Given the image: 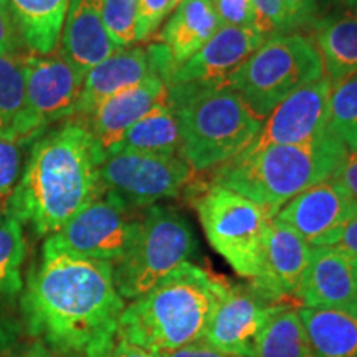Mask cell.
<instances>
[{"label": "cell", "mask_w": 357, "mask_h": 357, "mask_svg": "<svg viewBox=\"0 0 357 357\" xmlns=\"http://www.w3.org/2000/svg\"><path fill=\"white\" fill-rule=\"evenodd\" d=\"M137 220L139 215L134 213L131 205L105 192L48 236L45 245L114 265L126 253Z\"/></svg>", "instance_id": "cell-10"}, {"label": "cell", "mask_w": 357, "mask_h": 357, "mask_svg": "<svg viewBox=\"0 0 357 357\" xmlns=\"http://www.w3.org/2000/svg\"><path fill=\"white\" fill-rule=\"evenodd\" d=\"M13 25L30 53L48 55L60 47L70 0H6Z\"/></svg>", "instance_id": "cell-23"}, {"label": "cell", "mask_w": 357, "mask_h": 357, "mask_svg": "<svg viewBox=\"0 0 357 357\" xmlns=\"http://www.w3.org/2000/svg\"><path fill=\"white\" fill-rule=\"evenodd\" d=\"M0 357H3V356H0Z\"/></svg>", "instance_id": "cell-43"}, {"label": "cell", "mask_w": 357, "mask_h": 357, "mask_svg": "<svg viewBox=\"0 0 357 357\" xmlns=\"http://www.w3.org/2000/svg\"><path fill=\"white\" fill-rule=\"evenodd\" d=\"M255 357H314L298 310L288 306L268 323Z\"/></svg>", "instance_id": "cell-26"}, {"label": "cell", "mask_w": 357, "mask_h": 357, "mask_svg": "<svg viewBox=\"0 0 357 357\" xmlns=\"http://www.w3.org/2000/svg\"><path fill=\"white\" fill-rule=\"evenodd\" d=\"M195 252L197 238L184 215L158 204L146 207L126 253L113 265L116 289L124 301L136 300L189 261Z\"/></svg>", "instance_id": "cell-7"}, {"label": "cell", "mask_w": 357, "mask_h": 357, "mask_svg": "<svg viewBox=\"0 0 357 357\" xmlns=\"http://www.w3.org/2000/svg\"><path fill=\"white\" fill-rule=\"evenodd\" d=\"M22 63L25 71V111L17 141L29 144L52 124L73 118L83 77L60 48L48 55L22 53Z\"/></svg>", "instance_id": "cell-9"}, {"label": "cell", "mask_w": 357, "mask_h": 357, "mask_svg": "<svg viewBox=\"0 0 357 357\" xmlns=\"http://www.w3.org/2000/svg\"><path fill=\"white\" fill-rule=\"evenodd\" d=\"M24 146L12 137L0 136V217L10 213V204L24 172L22 153Z\"/></svg>", "instance_id": "cell-31"}, {"label": "cell", "mask_w": 357, "mask_h": 357, "mask_svg": "<svg viewBox=\"0 0 357 357\" xmlns=\"http://www.w3.org/2000/svg\"><path fill=\"white\" fill-rule=\"evenodd\" d=\"M167 84L162 78H149L102 101L88 118L82 119L91 132L102 159L119 146L134 124L155 106L167 102Z\"/></svg>", "instance_id": "cell-18"}, {"label": "cell", "mask_w": 357, "mask_h": 357, "mask_svg": "<svg viewBox=\"0 0 357 357\" xmlns=\"http://www.w3.org/2000/svg\"><path fill=\"white\" fill-rule=\"evenodd\" d=\"M356 212L357 207L344 187L333 177L303 190L284 204L275 218L303 236L311 247H329L334 235Z\"/></svg>", "instance_id": "cell-15"}, {"label": "cell", "mask_w": 357, "mask_h": 357, "mask_svg": "<svg viewBox=\"0 0 357 357\" xmlns=\"http://www.w3.org/2000/svg\"><path fill=\"white\" fill-rule=\"evenodd\" d=\"M124 306L111 263L47 245L22 298L30 333L61 352H84L114 331Z\"/></svg>", "instance_id": "cell-1"}, {"label": "cell", "mask_w": 357, "mask_h": 357, "mask_svg": "<svg viewBox=\"0 0 357 357\" xmlns=\"http://www.w3.org/2000/svg\"><path fill=\"white\" fill-rule=\"evenodd\" d=\"M331 91L333 82L326 75L294 91L263 121L260 132L245 151L301 144L318 136L328 124Z\"/></svg>", "instance_id": "cell-14"}, {"label": "cell", "mask_w": 357, "mask_h": 357, "mask_svg": "<svg viewBox=\"0 0 357 357\" xmlns=\"http://www.w3.org/2000/svg\"><path fill=\"white\" fill-rule=\"evenodd\" d=\"M167 89V105L181 132L178 155L192 172L218 167L236 158L263 126L227 79L172 84Z\"/></svg>", "instance_id": "cell-5"}, {"label": "cell", "mask_w": 357, "mask_h": 357, "mask_svg": "<svg viewBox=\"0 0 357 357\" xmlns=\"http://www.w3.org/2000/svg\"><path fill=\"white\" fill-rule=\"evenodd\" d=\"M172 70L171 55L160 42L118 48L84 75L73 118H88L102 101L149 78H162L167 84Z\"/></svg>", "instance_id": "cell-12"}, {"label": "cell", "mask_w": 357, "mask_h": 357, "mask_svg": "<svg viewBox=\"0 0 357 357\" xmlns=\"http://www.w3.org/2000/svg\"><path fill=\"white\" fill-rule=\"evenodd\" d=\"M329 247L344 250V252L357 257V212L339 229Z\"/></svg>", "instance_id": "cell-39"}, {"label": "cell", "mask_w": 357, "mask_h": 357, "mask_svg": "<svg viewBox=\"0 0 357 357\" xmlns=\"http://www.w3.org/2000/svg\"><path fill=\"white\" fill-rule=\"evenodd\" d=\"M336 181L344 187L352 202L357 207V153H349L347 158L342 162V166L339 167L336 174Z\"/></svg>", "instance_id": "cell-38"}, {"label": "cell", "mask_w": 357, "mask_h": 357, "mask_svg": "<svg viewBox=\"0 0 357 357\" xmlns=\"http://www.w3.org/2000/svg\"><path fill=\"white\" fill-rule=\"evenodd\" d=\"M181 132L176 114L167 102L155 106L126 132L114 151L153 155H178ZM111 151V153H114Z\"/></svg>", "instance_id": "cell-25"}, {"label": "cell", "mask_w": 357, "mask_h": 357, "mask_svg": "<svg viewBox=\"0 0 357 357\" xmlns=\"http://www.w3.org/2000/svg\"><path fill=\"white\" fill-rule=\"evenodd\" d=\"M58 48L83 78L118 50L102 24L101 0H70Z\"/></svg>", "instance_id": "cell-20"}, {"label": "cell", "mask_w": 357, "mask_h": 357, "mask_svg": "<svg viewBox=\"0 0 357 357\" xmlns=\"http://www.w3.org/2000/svg\"><path fill=\"white\" fill-rule=\"evenodd\" d=\"M25 111V71L22 53L0 55V136L17 139Z\"/></svg>", "instance_id": "cell-27"}, {"label": "cell", "mask_w": 357, "mask_h": 357, "mask_svg": "<svg viewBox=\"0 0 357 357\" xmlns=\"http://www.w3.org/2000/svg\"><path fill=\"white\" fill-rule=\"evenodd\" d=\"M84 354L86 357H154L142 347L126 341L118 331V328L98 339L95 344L84 351Z\"/></svg>", "instance_id": "cell-34"}, {"label": "cell", "mask_w": 357, "mask_h": 357, "mask_svg": "<svg viewBox=\"0 0 357 357\" xmlns=\"http://www.w3.org/2000/svg\"><path fill=\"white\" fill-rule=\"evenodd\" d=\"M218 29L220 22L213 10L212 0H181L159 38L169 50L176 68L194 56Z\"/></svg>", "instance_id": "cell-22"}, {"label": "cell", "mask_w": 357, "mask_h": 357, "mask_svg": "<svg viewBox=\"0 0 357 357\" xmlns=\"http://www.w3.org/2000/svg\"><path fill=\"white\" fill-rule=\"evenodd\" d=\"M162 357H236V356H229L225 352H220L213 349L212 346H208L205 341H199L195 344L185 346L182 349H177L171 352V354H166Z\"/></svg>", "instance_id": "cell-40"}, {"label": "cell", "mask_w": 357, "mask_h": 357, "mask_svg": "<svg viewBox=\"0 0 357 357\" xmlns=\"http://www.w3.org/2000/svg\"><path fill=\"white\" fill-rule=\"evenodd\" d=\"M19 33L13 25L6 0H0V55L19 53Z\"/></svg>", "instance_id": "cell-37"}, {"label": "cell", "mask_w": 357, "mask_h": 357, "mask_svg": "<svg viewBox=\"0 0 357 357\" xmlns=\"http://www.w3.org/2000/svg\"><path fill=\"white\" fill-rule=\"evenodd\" d=\"M190 177L192 169L181 155L114 151L105 155L100 166L105 192L114 194L132 208L177 197Z\"/></svg>", "instance_id": "cell-11"}, {"label": "cell", "mask_w": 357, "mask_h": 357, "mask_svg": "<svg viewBox=\"0 0 357 357\" xmlns=\"http://www.w3.org/2000/svg\"><path fill=\"white\" fill-rule=\"evenodd\" d=\"M137 42L153 37L160 24L176 10L181 0H137Z\"/></svg>", "instance_id": "cell-33"}, {"label": "cell", "mask_w": 357, "mask_h": 357, "mask_svg": "<svg viewBox=\"0 0 357 357\" xmlns=\"http://www.w3.org/2000/svg\"><path fill=\"white\" fill-rule=\"evenodd\" d=\"M255 26H220L200 50L174 68L167 86L184 83H215L227 79L265 42Z\"/></svg>", "instance_id": "cell-19"}, {"label": "cell", "mask_w": 357, "mask_h": 357, "mask_svg": "<svg viewBox=\"0 0 357 357\" xmlns=\"http://www.w3.org/2000/svg\"><path fill=\"white\" fill-rule=\"evenodd\" d=\"M225 287V280L187 261L124 306L118 331L154 357L195 344L204 339Z\"/></svg>", "instance_id": "cell-3"}, {"label": "cell", "mask_w": 357, "mask_h": 357, "mask_svg": "<svg viewBox=\"0 0 357 357\" xmlns=\"http://www.w3.org/2000/svg\"><path fill=\"white\" fill-rule=\"evenodd\" d=\"M354 2H357V0H316V3H318L319 17L328 10H331V8L347 6V3H354Z\"/></svg>", "instance_id": "cell-42"}, {"label": "cell", "mask_w": 357, "mask_h": 357, "mask_svg": "<svg viewBox=\"0 0 357 357\" xmlns=\"http://www.w3.org/2000/svg\"><path fill=\"white\" fill-rule=\"evenodd\" d=\"M296 298L305 307L346 311L357 318V257L336 247H311Z\"/></svg>", "instance_id": "cell-16"}, {"label": "cell", "mask_w": 357, "mask_h": 357, "mask_svg": "<svg viewBox=\"0 0 357 357\" xmlns=\"http://www.w3.org/2000/svg\"><path fill=\"white\" fill-rule=\"evenodd\" d=\"M294 32L312 29L319 19L316 0H281Z\"/></svg>", "instance_id": "cell-36"}, {"label": "cell", "mask_w": 357, "mask_h": 357, "mask_svg": "<svg viewBox=\"0 0 357 357\" xmlns=\"http://www.w3.org/2000/svg\"><path fill=\"white\" fill-rule=\"evenodd\" d=\"M137 0H101L102 24L118 48L137 42Z\"/></svg>", "instance_id": "cell-30"}, {"label": "cell", "mask_w": 357, "mask_h": 357, "mask_svg": "<svg viewBox=\"0 0 357 357\" xmlns=\"http://www.w3.org/2000/svg\"><path fill=\"white\" fill-rule=\"evenodd\" d=\"M324 77L312 37L271 35L227 77V83L261 121L294 91Z\"/></svg>", "instance_id": "cell-6"}, {"label": "cell", "mask_w": 357, "mask_h": 357, "mask_svg": "<svg viewBox=\"0 0 357 357\" xmlns=\"http://www.w3.org/2000/svg\"><path fill=\"white\" fill-rule=\"evenodd\" d=\"M326 128L349 153H357V73L333 84Z\"/></svg>", "instance_id": "cell-28"}, {"label": "cell", "mask_w": 357, "mask_h": 357, "mask_svg": "<svg viewBox=\"0 0 357 357\" xmlns=\"http://www.w3.org/2000/svg\"><path fill=\"white\" fill-rule=\"evenodd\" d=\"M314 357H357V318L346 311L298 307Z\"/></svg>", "instance_id": "cell-24"}, {"label": "cell", "mask_w": 357, "mask_h": 357, "mask_svg": "<svg viewBox=\"0 0 357 357\" xmlns=\"http://www.w3.org/2000/svg\"><path fill=\"white\" fill-rule=\"evenodd\" d=\"M220 26H255L252 0H212Z\"/></svg>", "instance_id": "cell-35"}, {"label": "cell", "mask_w": 357, "mask_h": 357, "mask_svg": "<svg viewBox=\"0 0 357 357\" xmlns=\"http://www.w3.org/2000/svg\"><path fill=\"white\" fill-rule=\"evenodd\" d=\"M310 258L311 245L273 217L263 247L260 273L250 280V287L268 301L283 303L294 298Z\"/></svg>", "instance_id": "cell-17"}, {"label": "cell", "mask_w": 357, "mask_h": 357, "mask_svg": "<svg viewBox=\"0 0 357 357\" xmlns=\"http://www.w3.org/2000/svg\"><path fill=\"white\" fill-rule=\"evenodd\" d=\"M102 155L82 119L70 118L37 137L10 204V213L38 236H50L105 194Z\"/></svg>", "instance_id": "cell-2"}, {"label": "cell", "mask_w": 357, "mask_h": 357, "mask_svg": "<svg viewBox=\"0 0 357 357\" xmlns=\"http://www.w3.org/2000/svg\"><path fill=\"white\" fill-rule=\"evenodd\" d=\"M311 30L333 84L357 73V2L323 13Z\"/></svg>", "instance_id": "cell-21"}, {"label": "cell", "mask_w": 357, "mask_h": 357, "mask_svg": "<svg viewBox=\"0 0 357 357\" xmlns=\"http://www.w3.org/2000/svg\"><path fill=\"white\" fill-rule=\"evenodd\" d=\"M347 154V147L326 128L301 144L243 151L218 166L211 182L260 204L276 215L303 190L336 177Z\"/></svg>", "instance_id": "cell-4"}, {"label": "cell", "mask_w": 357, "mask_h": 357, "mask_svg": "<svg viewBox=\"0 0 357 357\" xmlns=\"http://www.w3.org/2000/svg\"><path fill=\"white\" fill-rule=\"evenodd\" d=\"M17 357H55V356H53L52 349L45 344V342L35 341L33 344L25 347V349L22 351Z\"/></svg>", "instance_id": "cell-41"}, {"label": "cell", "mask_w": 357, "mask_h": 357, "mask_svg": "<svg viewBox=\"0 0 357 357\" xmlns=\"http://www.w3.org/2000/svg\"><path fill=\"white\" fill-rule=\"evenodd\" d=\"M26 243L24 225L15 217H0V294L19 293Z\"/></svg>", "instance_id": "cell-29"}, {"label": "cell", "mask_w": 357, "mask_h": 357, "mask_svg": "<svg viewBox=\"0 0 357 357\" xmlns=\"http://www.w3.org/2000/svg\"><path fill=\"white\" fill-rule=\"evenodd\" d=\"M211 247L235 273L253 280L260 273L263 247L273 213L217 184L200 185L194 200Z\"/></svg>", "instance_id": "cell-8"}, {"label": "cell", "mask_w": 357, "mask_h": 357, "mask_svg": "<svg viewBox=\"0 0 357 357\" xmlns=\"http://www.w3.org/2000/svg\"><path fill=\"white\" fill-rule=\"evenodd\" d=\"M287 307L284 303L268 301L250 284L227 283L202 341L229 356L255 357L268 323Z\"/></svg>", "instance_id": "cell-13"}, {"label": "cell", "mask_w": 357, "mask_h": 357, "mask_svg": "<svg viewBox=\"0 0 357 357\" xmlns=\"http://www.w3.org/2000/svg\"><path fill=\"white\" fill-rule=\"evenodd\" d=\"M252 6L255 29L266 38L271 35L294 32L281 0H252Z\"/></svg>", "instance_id": "cell-32"}]
</instances>
